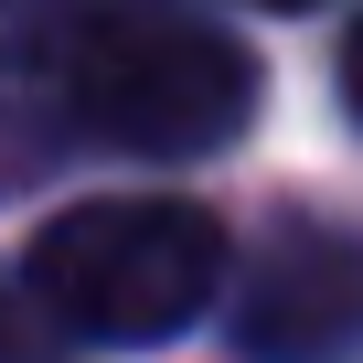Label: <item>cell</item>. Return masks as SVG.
Segmentation results:
<instances>
[{
	"instance_id": "6da1fadb",
	"label": "cell",
	"mask_w": 363,
	"mask_h": 363,
	"mask_svg": "<svg viewBox=\"0 0 363 363\" xmlns=\"http://www.w3.org/2000/svg\"><path fill=\"white\" fill-rule=\"evenodd\" d=\"M65 118H75V150L203 160L257 118V54L182 0H86Z\"/></svg>"
},
{
	"instance_id": "7a4b0ae2",
	"label": "cell",
	"mask_w": 363,
	"mask_h": 363,
	"mask_svg": "<svg viewBox=\"0 0 363 363\" xmlns=\"http://www.w3.org/2000/svg\"><path fill=\"white\" fill-rule=\"evenodd\" d=\"M33 310L75 342H107V352H139V342H171L193 331L225 289V225L203 203H171V193H118V203H65L33 257Z\"/></svg>"
},
{
	"instance_id": "3957f363",
	"label": "cell",
	"mask_w": 363,
	"mask_h": 363,
	"mask_svg": "<svg viewBox=\"0 0 363 363\" xmlns=\"http://www.w3.org/2000/svg\"><path fill=\"white\" fill-rule=\"evenodd\" d=\"M214 299H225V331L246 363H352L363 352V235L299 214Z\"/></svg>"
},
{
	"instance_id": "277c9868",
	"label": "cell",
	"mask_w": 363,
	"mask_h": 363,
	"mask_svg": "<svg viewBox=\"0 0 363 363\" xmlns=\"http://www.w3.org/2000/svg\"><path fill=\"white\" fill-rule=\"evenodd\" d=\"M75 22L86 0H0V193L75 150V118H65Z\"/></svg>"
},
{
	"instance_id": "5b68a950",
	"label": "cell",
	"mask_w": 363,
	"mask_h": 363,
	"mask_svg": "<svg viewBox=\"0 0 363 363\" xmlns=\"http://www.w3.org/2000/svg\"><path fill=\"white\" fill-rule=\"evenodd\" d=\"M342 107H352V128H363V22L342 33Z\"/></svg>"
},
{
	"instance_id": "8992f818",
	"label": "cell",
	"mask_w": 363,
	"mask_h": 363,
	"mask_svg": "<svg viewBox=\"0 0 363 363\" xmlns=\"http://www.w3.org/2000/svg\"><path fill=\"white\" fill-rule=\"evenodd\" d=\"M257 11H310V0H257Z\"/></svg>"
}]
</instances>
